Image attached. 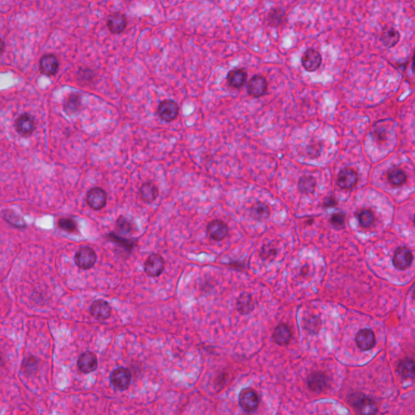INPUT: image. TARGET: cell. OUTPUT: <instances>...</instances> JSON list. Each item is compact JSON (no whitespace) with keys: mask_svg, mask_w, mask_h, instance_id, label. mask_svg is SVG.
Returning <instances> with one entry per match:
<instances>
[{"mask_svg":"<svg viewBox=\"0 0 415 415\" xmlns=\"http://www.w3.org/2000/svg\"><path fill=\"white\" fill-rule=\"evenodd\" d=\"M349 402L352 406L359 410L361 415H375L377 412V405L375 400L362 393H354L349 396Z\"/></svg>","mask_w":415,"mask_h":415,"instance_id":"cell-1","label":"cell"},{"mask_svg":"<svg viewBox=\"0 0 415 415\" xmlns=\"http://www.w3.org/2000/svg\"><path fill=\"white\" fill-rule=\"evenodd\" d=\"M97 262L95 251L88 247H81L75 256V263L80 269L88 270L94 266Z\"/></svg>","mask_w":415,"mask_h":415,"instance_id":"cell-2","label":"cell"},{"mask_svg":"<svg viewBox=\"0 0 415 415\" xmlns=\"http://www.w3.org/2000/svg\"><path fill=\"white\" fill-rule=\"evenodd\" d=\"M144 270L149 277H157L165 270V260L161 255L151 254L144 262Z\"/></svg>","mask_w":415,"mask_h":415,"instance_id":"cell-3","label":"cell"},{"mask_svg":"<svg viewBox=\"0 0 415 415\" xmlns=\"http://www.w3.org/2000/svg\"><path fill=\"white\" fill-rule=\"evenodd\" d=\"M86 200L88 206L93 210H101L105 207L107 202V195L103 188H91L86 195Z\"/></svg>","mask_w":415,"mask_h":415,"instance_id":"cell-4","label":"cell"},{"mask_svg":"<svg viewBox=\"0 0 415 415\" xmlns=\"http://www.w3.org/2000/svg\"><path fill=\"white\" fill-rule=\"evenodd\" d=\"M132 382V374L124 367L115 369L110 376V383L117 390L123 391L129 387Z\"/></svg>","mask_w":415,"mask_h":415,"instance_id":"cell-5","label":"cell"},{"mask_svg":"<svg viewBox=\"0 0 415 415\" xmlns=\"http://www.w3.org/2000/svg\"><path fill=\"white\" fill-rule=\"evenodd\" d=\"M259 397L252 388H244L240 394V405L245 412H253L259 405Z\"/></svg>","mask_w":415,"mask_h":415,"instance_id":"cell-6","label":"cell"},{"mask_svg":"<svg viewBox=\"0 0 415 415\" xmlns=\"http://www.w3.org/2000/svg\"><path fill=\"white\" fill-rule=\"evenodd\" d=\"M157 113L161 120L166 122H172L178 117L179 107L174 101L167 99L160 103Z\"/></svg>","mask_w":415,"mask_h":415,"instance_id":"cell-7","label":"cell"},{"mask_svg":"<svg viewBox=\"0 0 415 415\" xmlns=\"http://www.w3.org/2000/svg\"><path fill=\"white\" fill-rule=\"evenodd\" d=\"M35 127L36 123L35 118L27 113L20 115L16 120V129L22 137H30L35 132Z\"/></svg>","mask_w":415,"mask_h":415,"instance_id":"cell-8","label":"cell"},{"mask_svg":"<svg viewBox=\"0 0 415 415\" xmlns=\"http://www.w3.org/2000/svg\"><path fill=\"white\" fill-rule=\"evenodd\" d=\"M90 314L96 320L103 321L110 317L112 313V308L110 303L103 299H98L93 302L89 309Z\"/></svg>","mask_w":415,"mask_h":415,"instance_id":"cell-9","label":"cell"},{"mask_svg":"<svg viewBox=\"0 0 415 415\" xmlns=\"http://www.w3.org/2000/svg\"><path fill=\"white\" fill-rule=\"evenodd\" d=\"M108 30L114 35H120L127 26V18L123 13L116 12L110 14L106 22Z\"/></svg>","mask_w":415,"mask_h":415,"instance_id":"cell-10","label":"cell"},{"mask_svg":"<svg viewBox=\"0 0 415 415\" xmlns=\"http://www.w3.org/2000/svg\"><path fill=\"white\" fill-rule=\"evenodd\" d=\"M207 232L208 236L215 241L224 240L228 235L229 228L226 223L223 221L216 219L208 223L207 226Z\"/></svg>","mask_w":415,"mask_h":415,"instance_id":"cell-11","label":"cell"},{"mask_svg":"<svg viewBox=\"0 0 415 415\" xmlns=\"http://www.w3.org/2000/svg\"><path fill=\"white\" fill-rule=\"evenodd\" d=\"M322 64V57L315 49H308L302 57V64L308 71L312 72L317 70Z\"/></svg>","mask_w":415,"mask_h":415,"instance_id":"cell-12","label":"cell"},{"mask_svg":"<svg viewBox=\"0 0 415 415\" xmlns=\"http://www.w3.org/2000/svg\"><path fill=\"white\" fill-rule=\"evenodd\" d=\"M268 90V83L263 76H252L247 84V92L250 96L253 98H259L264 96Z\"/></svg>","mask_w":415,"mask_h":415,"instance_id":"cell-13","label":"cell"},{"mask_svg":"<svg viewBox=\"0 0 415 415\" xmlns=\"http://www.w3.org/2000/svg\"><path fill=\"white\" fill-rule=\"evenodd\" d=\"M40 70L42 74L47 76H54L59 70V59L54 54H45L40 60Z\"/></svg>","mask_w":415,"mask_h":415,"instance_id":"cell-14","label":"cell"},{"mask_svg":"<svg viewBox=\"0 0 415 415\" xmlns=\"http://www.w3.org/2000/svg\"><path fill=\"white\" fill-rule=\"evenodd\" d=\"M77 366L82 372L90 373L98 368V359L92 352H85L79 357Z\"/></svg>","mask_w":415,"mask_h":415,"instance_id":"cell-15","label":"cell"},{"mask_svg":"<svg viewBox=\"0 0 415 415\" xmlns=\"http://www.w3.org/2000/svg\"><path fill=\"white\" fill-rule=\"evenodd\" d=\"M358 183V174L350 168L342 170L337 177V184L342 189H351Z\"/></svg>","mask_w":415,"mask_h":415,"instance_id":"cell-16","label":"cell"},{"mask_svg":"<svg viewBox=\"0 0 415 415\" xmlns=\"http://www.w3.org/2000/svg\"><path fill=\"white\" fill-rule=\"evenodd\" d=\"M413 261V255L410 249L400 247L396 251L393 257V264L398 269H407Z\"/></svg>","mask_w":415,"mask_h":415,"instance_id":"cell-17","label":"cell"},{"mask_svg":"<svg viewBox=\"0 0 415 415\" xmlns=\"http://www.w3.org/2000/svg\"><path fill=\"white\" fill-rule=\"evenodd\" d=\"M139 197L146 204H152L158 197L159 190L154 183L147 182L142 184L139 190Z\"/></svg>","mask_w":415,"mask_h":415,"instance_id":"cell-18","label":"cell"},{"mask_svg":"<svg viewBox=\"0 0 415 415\" xmlns=\"http://www.w3.org/2000/svg\"><path fill=\"white\" fill-rule=\"evenodd\" d=\"M356 342L362 350H369L376 345V337L370 329H363L357 334Z\"/></svg>","mask_w":415,"mask_h":415,"instance_id":"cell-19","label":"cell"},{"mask_svg":"<svg viewBox=\"0 0 415 415\" xmlns=\"http://www.w3.org/2000/svg\"><path fill=\"white\" fill-rule=\"evenodd\" d=\"M247 77V72L243 69H236L228 73L226 80L229 86L233 88H240L246 84Z\"/></svg>","mask_w":415,"mask_h":415,"instance_id":"cell-20","label":"cell"},{"mask_svg":"<svg viewBox=\"0 0 415 415\" xmlns=\"http://www.w3.org/2000/svg\"><path fill=\"white\" fill-rule=\"evenodd\" d=\"M308 386L311 390L320 393L324 390L327 386V377L322 372H314L308 379Z\"/></svg>","mask_w":415,"mask_h":415,"instance_id":"cell-21","label":"cell"},{"mask_svg":"<svg viewBox=\"0 0 415 415\" xmlns=\"http://www.w3.org/2000/svg\"><path fill=\"white\" fill-rule=\"evenodd\" d=\"M400 33L393 28H388L381 35L380 41L386 47L392 48L395 47L400 41Z\"/></svg>","mask_w":415,"mask_h":415,"instance_id":"cell-22","label":"cell"},{"mask_svg":"<svg viewBox=\"0 0 415 415\" xmlns=\"http://www.w3.org/2000/svg\"><path fill=\"white\" fill-rule=\"evenodd\" d=\"M237 310L242 315L251 312L254 309V302L249 294L242 293L238 298L236 303Z\"/></svg>","mask_w":415,"mask_h":415,"instance_id":"cell-23","label":"cell"},{"mask_svg":"<svg viewBox=\"0 0 415 415\" xmlns=\"http://www.w3.org/2000/svg\"><path fill=\"white\" fill-rule=\"evenodd\" d=\"M291 337L292 335L290 328L284 324L279 325L274 332V341L279 345L288 344L291 342Z\"/></svg>","mask_w":415,"mask_h":415,"instance_id":"cell-24","label":"cell"},{"mask_svg":"<svg viewBox=\"0 0 415 415\" xmlns=\"http://www.w3.org/2000/svg\"><path fill=\"white\" fill-rule=\"evenodd\" d=\"M81 105V96L79 93H71L64 101V110L69 115H72L80 110Z\"/></svg>","mask_w":415,"mask_h":415,"instance_id":"cell-25","label":"cell"},{"mask_svg":"<svg viewBox=\"0 0 415 415\" xmlns=\"http://www.w3.org/2000/svg\"><path fill=\"white\" fill-rule=\"evenodd\" d=\"M388 179L394 186L402 185L407 179L405 172L398 167H393L388 172Z\"/></svg>","mask_w":415,"mask_h":415,"instance_id":"cell-26","label":"cell"},{"mask_svg":"<svg viewBox=\"0 0 415 415\" xmlns=\"http://www.w3.org/2000/svg\"><path fill=\"white\" fill-rule=\"evenodd\" d=\"M398 372L403 378L413 379L415 376V363L411 359H405L398 365Z\"/></svg>","mask_w":415,"mask_h":415,"instance_id":"cell-27","label":"cell"},{"mask_svg":"<svg viewBox=\"0 0 415 415\" xmlns=\"http://www.w3.org/2000/svg\"><path fill=\"white\" fill-rule=\"evenodd\" d=\"M315 186L316 182L315 178L311 176H303L298 181V190L305 194L313 192L315 190Z\"/></svg>","mask_w":415,"mask_h":415,"instance_id":"cell-28","label":"cell"},{"mask_svg":"<svg viewBox=\"0 0 415 415\" xmlns=\"http://www.w3.org/2000/svg\"><path fill=\"white\" fill-rule=\"evenodd\" d=\"M251 214L257 220H264L269 217L270 211L266 205L262 203H257L251 208Z\"/></svg>","mask_w":415,"mask_h":415,"instance_id":"cell-29","label":"cell"},{"mask_svg":"<svg viewBox=\"0 0 415 415\" xmlns=\"http://www.w3.org/2000/svg\"><path fill=\"white\" fill-rule=\"evenodd\" d=\"M286 13L281 8H274L271 9L268 16V20L269 24L273 26H277L281 25L285 20Z\"/></svg>","mask_w":415,"mask_h":415,"instance_id":"cell-30","label":"cell"},{"mask_svg":"<svg viewBox=\"0 0 415 415\" xmlns=\"http://www.w3.org/2000/svg\"><path fill=\"white\" fill-rule=\"evenodd\" d=\"M116 226H117L118 230H120V233L124 234V235H128L134 230V225L133 223H131L128 219L124 218L123 216H120L116 221Z\"/></svg>","mask_w":415,"mask_h":415,"instance_id":"cell-31","label":"cell"},{"mask_svg":"<svg viewBox=\"0 0 415 415\" xmlns=\"http://www.w3.org/2000/svg\"><path fill=\"white\" fill-rule=\"evenodd\" d=\"M20 217L17 215L15 213L10 211L6 210L3 213V218L5 219L8 223H10L11 225H15L18 228L25 227V223L23 219L20 218Z\"/></svg>","mask_w":415,"mask_h":415,"instance_id":"cell-32","label":"cell"},{"mask_svg":"<svg viewBox=\"0 0 415 415\" xmlns=\"http://www.w3.org/2000/svg\"><path fill=\"white\" fill-rule=\"evenodd\" d=\"M58 225L61 230L67 232H74L77 229V224L72 218H60L58 222Z\"/></svg>","mask_w":415,"mask_h":415,"instance_id":"cell-33","label":"cell"},{"mask_svg":"<svg viewBox=\"0 0 415 415\" xmlns=\"http://www.w3.org/2000/svg\"><path fill=\"white\" fill-rule=\"evenodd\" d=\"M321 326V320L317 316H311L306 320L305 329L311 333H317Z\"/></svg>","mask_w":415,"mask_h":415,"instance_id":"cell-34","label":"cell"},{"mask_svg":"<svg viewBox=\"0 0 415 415\" xmlns=\"http://www.w3.org/2000/svg\"><path fill=\"white\" fill-rule=\"evenodd\" d=\"M359 223L364 228H368L371 226L375 220L373 213L371 211L364 210L360 213L359 215Z\"/></svg>","mask_w":415,"mask_h":415,"instance_id":"cell-35","label":"cell"},{"mask_svg":"<svg viewBox=\"0 0 415 415\" xmlns=\"http://www.w3.org/2000/svg\"><path fill=\"white\" fill-rule=\"evenodd\" d=\"M108 238L112 240L113 242H117L120 246L124 247L125 249L129 250L130 252L132 251V248L134 247L135 242L132 240H124L122 238H120L117 235H115L114 233L108 235Z\"/></svg>","mask_w":415,"mask_h":415,"instance_id":"cell-36","label":"cell"},{"mask_svg":"<svg viewBox=\"0 0 415 415\" xmlns=\"http://www.w3.org/2000/svg\"><path fill=\"white\" fill-rule=\"evenodd\" d=\"M330 222L332 223V225H334L335 227H343L345 223L344 215L342 213H335L332 216Z\"/></svg>","mask_w":415,"mask_h":415,"instance_id":"cell-37","label":"cell"},{"mask_svg":"<svg viewBox=\"0 0 415 415\" xmlns=\"http://www.w3.org/2000/svg\"><path fill=\"white\" fill-rule=\"evenodd\" d=\"M275 255H276V251L273 247L268 248V247H266L262 250L261 256L263 258H266L267 259V258L271 257L272 256H275Z\"/></svg>","mask_w":415,"mask_h":415,"instance_id":"cell-38","label":"cell"},{"mask_svg":"<svg viewBox=\"0 0 415 415\" xmlns=\"http://www.w3.org/2000/svg\"><path fill=\"white\" fill-rule=\"evenodd\" d=\"M325 204V206H330V205H334L335 200L333 198H328L327 200H325V202L324 203Z\"/></svg>","mask_w":415,"mask_h":415,"instance_id":"cell-39","label":"cell"},{"mask_svg":"<svg viewBox=\"0 0 415 415\" xmlns=\"http://www.w3.org/2000/svg\"><path fill=\"white\" fill-rule=\"evenodd\" d=\"M4 48H5L4 42H3V40L0 38V55L3 54V52H4Z\"/></svg>","mask_w":415,"mask_h":415,"instance_id":"cell-40","label":"cell"},{"mask_svg":"<svg viewBox=\"0 0 415 415\" xmlns=\"http://www.w3.org/2000/svg\"><path fill=\"white\" fill-rule=\"evenodd\" d=\"M308 272V268H305V267H303V269H302V273L303 274H307Z\"/></svg>","mask_w":415,"mask_h":415,"instance_id":"cell-41","label":"cell"}]
</instances>
